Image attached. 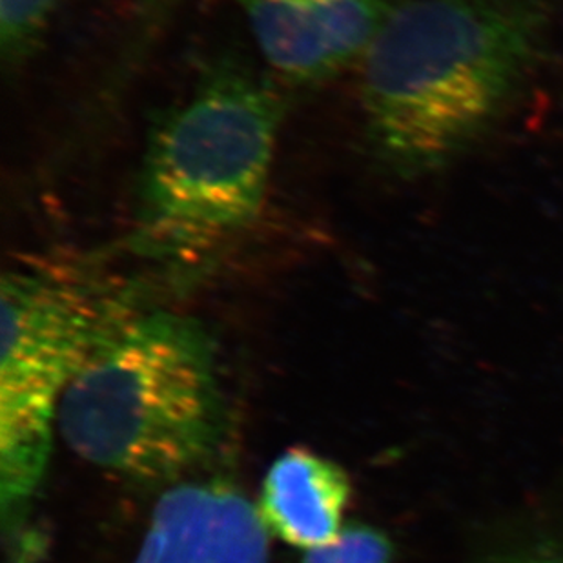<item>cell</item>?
I'll use <instances>...</instances> for the list:
<instances>
[{
	"mask_svg": "<svg viewBox=\"0 0 563 563\" xmlns=\"http://www.w3.org/2000/svg\"><path fill=\"white\" fill-rule=\"evenodd\" d=\"M260 512L223 484L172 487L155 505L132 563H266Z\"/></svg>",
	"mask_w": 563,
	"mask_h": 563,
	"instance_id": "8992f818",
	"label": "cell"
},
{
	"mask_svg": "<svg viewBox=\"0 0 563 563\" xmlns=\"http://www.w3.org/2000/svg\"><path fill=\"white\" fill-rule=\"evenodd\" d=\"M543 0H401L360 63L368 154L412 181L482 143L545 54Z\"/></svg>",
	"mask_w": 563,
	"mask_h": 563,
	"instance_id": "6da1fadb",
	"label": "cell"
},
{
	"mask_svg": "<svg viewBox=\"0 0 563 563\" xmlns=\"http://www.w3.org/2000/svg\"><path fill=\"white\" fill-rule=\"evenodd\" d=\"M63 0H0V52L19 68L37 52Z\"/></svg>",
	"mask_w": 563,
	"mask_h": 563,
	"instance_id": "ba28073f",
	"label": "cell"
},
{
	"mask_svg": "<svg viewBox=\"0 0 563 563\" xmlns=\"http://www.w3.org/2000/svg\"><path fill=\"white\" fill-rule=\"evenodd\" d=\"M181 2L183 0H135L141 19V35L148 37L150 33L159 32V27L174 15Z\"/></svg>",
	"mask_w": 563,
	"mask_h": 563,
	"instance_id": "30bf717a",
	"label": "cell"
},
{
	"mask_svg": "<svg viewBox=\"0 0 563 563\" xmlns=\"http://www.w3.org/2000/svg\"><path fill=\"white\" fill-rule=\"evenodd\" d=\"M216 345L197 319L137 310L69 383L59 427L85 462L137 484L176 479L223 440Z\"/></svg>",
	"mask_w": 563,
	"mask_h": 563,
	"instance_id": "3957f363",
	"label": "cell"
},
{
	"mask_svg": "<svg viewBox=\"0 0 563 563\" xmlns=\"http://www.w3.org/2000/svg\"><path fill=\"white\" fill-rule=\"evenodd\" d=\"M282 121L265 75L240 60L208 64L150 126L128 252L190 271L234 246L265 208Z\"/></svg>",
	"mask_w": 563,
	"mask_h": 563,
	"instance_id": "7a4b0ae2",
	"label": "cell"
},
{
	"mask_svg": "<svg viewBox=\"0 0 563 563\" xmlns=\"http://www.w3.org/2000/svg\"><path fill=\"white\" fill-rule=\"evenodd\" d=\"M0 305V501L16 527L46 476L69 383L135 309L86 263L64 261L4 272Z\"/></svg>",
	"mask_w": 563,
	"mask_h": 563,
	"instance_id": "277c9868",
	"label": "cell"
},
{
	"mask_svg": "<svg viewBox=\"0 0 563 563\" xmlns=\"http://www.w3.org/2000/svg\"><path fill=\"white\" fill-rule=\"evenodd\" d=\"M393 543L371 526L343 527L334 540L305 551L301 563H390Z\"/></svg>",
	"mask_w": 563,
	"mask_h": 563,
	"instance_id": "9c48e42d",
	"label": "cell"
},
{
	"mask_svg": "<svg viewBox=\"0 0 563 563\" xmlns=\"http://www.w3.org/2000/svg\"><path fill=\"white\" fill-rule=\"evenodd\" d=\"M349 500L343 468L309 449H290L268 468L257 512L271 534L310 551L338 537Z\"/></svg>",
	"mask_w": 563,
	"mask_h": 563,
	"instance_id": "52a82bcc",
	"label": "cell"
},
{
	"mask_svg": "<svg viewBox=\"0 0 563 563\" xmlns=\"http://www.w3.org/2000/svg\"><path fill=\"white\" fill-rule=\"evenodd\" d=\"M401 0H235L266 66L312 85L360 64Z\"/></svg>",
	"mask_w": 563,
	"mask_h": 563,
	"instance_id": "5b68a950",
	"label": "cell"
},
{
	"mask_svg": "<svg viewBox=\"0 0 563 563\" xmlns=\"http://www.w3.org/2000/svg\"><path fill=\"white\" fill-rule=\"evenodd\" d=\"M504 563H563V553L553 548H537L516 554Z\"/></svg>",
	"mask_w": 563,
	"mask_h": 563,
	"instance_id": "8fae6325",
	"label": "cell"
}]
</instances>
